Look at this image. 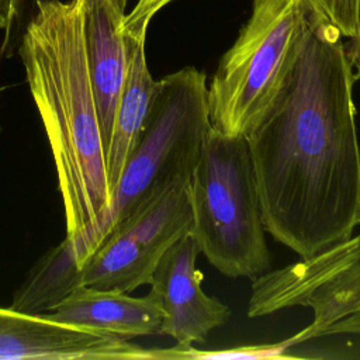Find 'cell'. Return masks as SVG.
<instances>
[{
  "instance_id": "7402d4cb",
  "label": "cell",
  "mask_w": 360,
  "mask_h": 360,
  "mask_svg": "<svg viewBox=\"0 0 360 360\" xmlns=\"http://www.w3.org/2000/svg\"><path fill=\"white\" fill-rule=\"evenodd\" d=\"M0 131H1V127H0Z\"/></svg>"
},
{
  "instance_id": "52a82bcc",
  "label": "cell",
  "mask_w": 360,
  "mask_h": 360,
  "mask_svg": "<svg viewBox=\"0 0 360 360\" xmlns=\"http://www.w3.org/2000/svg\"><path fill=\"white\" fill-rule=\"evenodd\" d=\"M190 180L156 194L118 224L80 266V285L132 292L150 284L166 250L191 231Z\"/></svg>"
},
{
  "instance_id": "44dd1931",
  "label": "cell",
  "mask_w": 360,
  "mask_h": 360,
  "mask_svg": "<svg viewBox=\"0 0 360 360\" xmlns=\"http://www.w3.org/2000/svg\"><path fill=\"white\" fill-rule=\"evenodd\" d=\"M115 1V4L122 10V11H125L127 10V4H128V0H114Z\"/></svg>"
},
{
  "instance_id": "7c38bea8",
  "label": "cell",
  "mask_w": 360,
  "mask_h": 360,
  "mask_svg": "<svg viewBox=\"0 0 360 360\" xmlns=\"http://www.w3.org/2000/svg\"><path fill=\"white\" fill-rule=\"evenodd\" d=\"M125 37L129 51L128 72L117 107L110 145L105 152L107 176L112 197L125 163L143 131L158 82L152 77L146 62V34L125 32Z\"/></svg>"
},
{
  "instance_id": "e0dca14e",
  "label": "cell",
  "mask_w": 360,
  "mask_h": 360,
  "mask_svg": "<svg viewBox=\"0 0 360 360\" xmlns=\"http://www.w3.org/2000/svg\"><path fill=\"white\" fill-rule=\"evenodd\" d=\"M172 0H136L135 6L124 17V31L128 34H142L148 31L152 18Z\"/></svg>"
},
{
  "instance_id": "277c9868",
  "label": "cell",
  "mask_w": 360,
  "mask_h": 360,
  "mask_svg": "<svg viewBox=\"0 0 360 360\" xmlns=\"http://www.w3.org/2000/svg\"><path fill=\"white\" fill-rule=\"evenodd\" d=\"M207 86L205 73L193 66L156 82L143 131L125 163L114 190L110 217L90 256L118 224L156 194L176 181L191 179L211 127Z\"/></svg>"
},
{
  "instance_id": "8992f818",
  "label": "cell",
  "mask_w": 360,
  "mask_h": 360,
  "mask_svg": "<svg viewBox=\"0 0 360 360\" xmlns=\"http://www.w3.org/2000/svg\"><path fill=\"white\" fill-rule=\"evenodd\" d=\"M292 307L311 308L314 318L305 329L283 340L288 349L322 338L329 326L360 311V235L253 278L249 318Z\"/></svg>"
},
{
  "instance_id": "2e32d148",
  "label": "cell",
  "mask_w": 360,
  "mask_h": 360,
  "mask_svg": "<svg viewBox=\"0 0 360 360\" xmlns=\"http://www.w3.org/2000/svg\"><path fill=\"white\" fill-rule=\"evenodd\" d=\"M45 0H13L11 1V15L8 25L4 30V42L1 46V52H13L20 42L22 30L28 20L32 17L37 4Z\"/></svg>"
},
{
  "instance_id": "6da1fadb",
  "label": "cell",
  "mask_w": 360,
  "mask_h": 360,
  "mask_svg": "<svg viewBox=\"0 0 360 360\" xmlns=\"http://www.w3.org/2000/svg\"><path fill=\"white\" fill-rule=\"evenodd\" d=\"M342 38L315 3L280 87L245 134L264 231L300 257L360 225L356 77Z\"/></svg>"
},
{
  "instance_id": "9a60e30c",
  "label": "cell",
  "mask_w": 360,
  "mask_h": 360,
  "mask_svg": "<svg viewBox=\"0 0 360 360\" xmlns=\"http://www.w3.org/2000/svg\"><path fill=\"white\" fill-rule=\"evenodd\" d=\"M343 38H353L360 21V0H315Z\"/></svg>"
},
{
  "instance_id": "8fae6325",
  "label": "cell",
  "mask_w": 360,
  "mask_h": 360,
  "mask_svg": "<svg viewBox=\"0 0 360 360\" xmlns=\"http://www.w3.org/2000/svg\"><path fill=\"white\" fill-rule=\"evenodd\" d=\"M52 319L125 339L159 335L163 312L152 292L132 297L117 290L80 285L44 312Z\"/></svg>"
},
{
  "instance_id": "ac0fdd59",
  "label": "cell",
  "mask_w": 360,
  "mask_h": 360,
  "mask_svg": "<svg viewBox=\"0 0 360 360\" xmlns=\"http://www.w3.org/2000/svg\"><path fill=\"white\" fill-rule=\"evenodd\" d=\"M360 335V311L353 314V315H349L343 319H340L339 322L333 323L332 326H329L325 332H323V336H328V335Z\"/></svg>"
},
{
  "instance_id": "d6986e66",
  "label": "cell",
  "mask_w": 360,
  "mask_h": 360,
  "mask_svg": "<svg viewBox=\"0 0 360 360\" xmlns=\"http://www.w3.org/2000/svg\"><path fill=\"white\" fill-rule=\"evenodd\" d=\"M346 51L353 66L354 77L356 80H360V21H359V27L354 37L349 39V45L346 46Z\"/></svg>"
},
{
  "instance_id": "30bf717a",
  "label": "cell",
  "mask_w": 360,
  "mask_h": 360,
  "mask_svg": "<svg viewBox=\"0 0 360 360\" xmlns=\"http://www.w3.org/2000/svg\"><path fill=\"white\" fill-rule=\"evenodd\" d=\"M122 11L114 0H83V32L90 77L107 152L128 72L129 51Z\"/></svg>"
},
{
  "instance_id": "3957f363",
  "label": "cell",
  "mask_w": 360,
  "mask_h": 360,
  "mask_svg": "<svg viewBox=\"0 0 360 360\" xmlns=\"http://www.w3.org/2000/svg\"><path fill=\"white\" fill-rule=\"evenodd\" d=\"M191 233L200 253L229 278L270 270L260 204L245 135L210 127L190 179Z\"/></svg>"
},
{
  "instance_id": "7a4b0ae2",
  "label": "cell",
  "mask_w": 360,
  "mask_h": 360,
  "mask_svg": "<svg viewBox=\"0 0 360 360\" xmlns=\"http://www.w3.org/2000/svg\"><path fill=\"white\" fill-rule=\"evenodd\" d=\"M17 51L53 156L65 211V240L80 269L112 204L86 55L83 0L39 1Z\"/></svg>"
},
{
  "instance_id": "4fadbf2b",
  "label": "cell",
  "mask_w": 360,
  "mask_h": 360,
  "mask_svg": "<svg viewBox=\"0 0 360 360\" xmlns=\"http://www.w3.org/2000/svg\"><path fill=\"white\" fill-rule=\"evenodd\" d=\"M77 287H80L79 264L63 239L32 266L15 290L10 308L27 314H44Z\"/></svg>"
},
{
  "instance_id": "ba28073f",
  "label": "cell",
  "mask_w": 360,
  "mask_h": 360,
  "mask_svg": "<svg viewBox=\"0 0 360 360\" xmlns=\"http://www.w3.org/2000/svg\"><path fill=\"white\" fill-rule=\"evenodd\" d=\"M0 360H176V353L174 346L143 347L45 314L0 308Z\"/></svg>"
},
{
  "instance_id": "5bb4252c",
  "label": "cell",
  "mask_w": 360,
  "mask_h": 360,
  "mask_svg": "<svg viewBox=\"0 0 360 360\" xmlns=\"http://www.w3.org/2000/svg\"><path fill=\"white\" fill-rule=\"evenodd\" d=\"M290 349L281 342L266 345L238 346L229 349L201 350L193 345H177L179 360H267V359H295L288 354Z\"/></svg>"
},
{
  "instance_id": "ffe728a7",
  "label": "cell",
  "mask_w": 360,
  "mask_h": 360,
  "mask_svg": "<svg viewBox=\"0 0 360 360\" xmlns=\"http://www.w3.org/2000/svg\"><path fill=\"white\" fill-rule=\"evenodd\" d=\"M11 1L13 0H0V30H6L11 15Z\"/></svg>"
},
{
  "instance_id": "9c48e42d",
  "label": "cell",
  "mask_w": 360,
  "mask_h": 360,
  "mask_svg": "<svg viewBox=\"0 0 360 360\" xmlns=\"http://www.w3.org/2000/svg\"><path fill=\"white\" fill-rule=\"evenodd\" d=\"M198 253L190 231L166 250L149 284L163 312L159 335L172 338L176 345L207 343L210 333L231 316L224 302L204 292L202 273L195 264Z\"/></svg>"
},
{
  "instance_id": "5b68a950",
  "label": "cell",
  "mask_w": 360,
  "mask_h": 360,
  "mask_svg": "<svg viewBox=\"0 0 360 360\" xmlns=\"http://www.w3.org/2000/svg\"><path fill=\"white\" fill-rule=\"evenodd\" d=\"M315 0H253L249 20L207 86L210 122L245 135L280 87Z\"/></svg>"
}]
</instances>
